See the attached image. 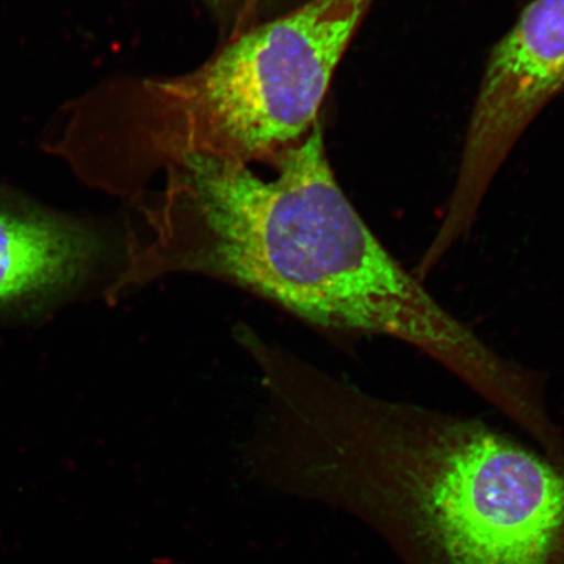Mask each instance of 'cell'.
<instances>
[{
  "label": "cell",
  "instance_id": "4",
  "mask_svg": "<svg viewBox=\"0 0 564 564\" xmlns=\"http://www.w3.org/2000/svg\"><path fill=\"white\" fill-rule=\"evenodd\" d=\"M563 88L564 0H533L486 65L454 194L435 237L443 249L469 230L521 133Z\"/></svg>",
  "mask_w": 564,
  "mask_h": 564
},
{
  "label": "cell",
  "instance_id": "2",
  "mask_svg": "<svg viewBox=\"0 0 564 564\" xmlns=\"http://www.w3.org/2000/svg\"><path fill=\"white\" fill-rule=\"evenodd\" d=\"M274 419L286 454L361 500L406 564H564V469L485 422L314 366Z\"/></svg>",
  "mask_w": 564,
  "mask_h": 564
},
{
  "label": "cell",
  "instance_id": "3",
  "mask_svg": "<svg viewBox=\"0 0 564 564\" xmlns=\"http://www.w3.org/2000/svg\"><path fill=\"white\" fill-rule=\"evenodd\" d=\"M373 0H308L206 65L127 91L123 158L139 183L188 156L249 165L300 143Z\"/></svg>",
  "mask_w": 564,
  "mask_h": 564
},
{
  "label": "cell",
  "instance_id": "1",
  "mask_svg": "<svg viewBox=\"0 0 564 564\" xmlns=\"http://www.w3.org/2000/svg\"><path fill=\"white\" fill-rule=\"evenodd\" d=\"M273 161L271 181L207 156L169 166L109 295L166 274H204L313 326L397 338L448 370L467 364L475 330L372 235L330 171L321 123Z\"/></svg>",
  "mask_w": 564,
  "mask_h": 564
},
{
  "label": "cell",
  "instance_id": "5",
  "mask_svg": "<svg viewBox=\"0 0 564 564\" xmlns=\"http://www.w3.org/2000/svg\"><path fill=\"white\" fill-rule=\"evenodd\" d=\"M104 251L87 224L0 189V319L53 313L94 276Z\"/></svg>",
  "mask_w": 564,
  "mask_h": 564
}]
</instances>
